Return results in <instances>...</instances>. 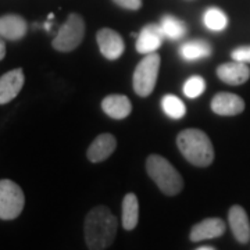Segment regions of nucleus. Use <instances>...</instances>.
Segmentation results:
<instances>
[{"instance_id": "1", "label": "nucleus", "mask_w": 250, "mask_h": 250, "mask_svg": "<svg viewBox=\"0 0 250 250\" xmlns=\"http://www.w3.org/2000/svg\"><path fill=\"white\" fill-rule=\"evenodd\" d=\"M118 228L116 215L106 206L92 208L83 225L85 242L89 250H106L114 242Z\"/></svg>"}, {"instance_id": "2", "label": "nucleus", "mask_w": 250, "mask_h": 250, "mask_svg": "<svg viewBox=\"0 0 250 250\" xmlns=\"http://www.w3.org/2000/svg\"><path fill=\"white\" fill-rule=\"evenodd\" d=\"M177 146L182 156L196 167H207L214 160V147L210 138L200 129H185L177 136Z\"/></svg>"}, {"instance_id": "3", "label": "nucleus", "mask_w": 250, "mask_h": 250, "mask_svg": "<svg viewBox=\"0 0 250 250\" xmlns=\"http://www.w3.org/2000/svg\"><path fill=\"white\" fill-rule=\"evenodd\" d=\"M146 171L153 182L167 196H175L184 189V179L167 159L150 154L146 160Z\"/></svg>"}, {"instance_id": "4", "label": "nucleus", "mask_w": 250, "mask_h": 250, "mask_svg": "<svg viewBox=\"0 0 250 250\" xmlns=\"http://www.w3.org/2000/svg\"><path fill=\"white\" fill-rule=\"evenodd\" d=\"M83 36H85V21L80 14L72 13L59 29L57 35L54 36L52 46L57 52L68 53L75 50L81 45Z\"/></svg>"}, {"instance_id": "5", "label": "nucleus", "mask_w": 250, "mask_h": 250, "mask_svg": "<svg viewBox=\"0 0 250 250\" xmlns=\"http://www.w3.org/2000/svg\"><path fill=\"white\" fill-rule=\"evenodd\" d=\"M159 70L160 56L156 53L146 54V57L136 65L134 72V89L141 98L152 95L159 78Z\"/></svg>"}, {"instance_id": "6", "label": "nucleus", "mask_w": 250, "mask_h": 250, "mask_svg": "<svg viewBox=\"0 0 250 250\" xmlns=\"http://www.w3.org/2000/svg\"><path fill=\"white\" fill-rule=\"evenodd\" d=\"M25 196L22 189L11 179L0 181V220H16L22 213Z\"/></svg>"}, {"instance_id": "7", "label": "nucleus", "mask_w": 250, "mask_h": 250, "mask_svg": "<svg viewBox=\"0 0 250 250\" xmlns=\"http://www.w3.org/2000/svg\"><path fill=\"white\" fill-rule=\"evenodd\" d=\"M96 41L100 53L107 60H117L124 53L125 43L117 31H113L110 28H103L98 32Z\"/></svg>"}, {"instance_id": "8", "label": "nucleus", "mask_w": 250, "mask_h": 250, "mask_svg": "<svg viewBox=\"0 0 250 250\" xmlns=\"http://www.w3.org/2000/svg\"><path fill=\"white\" fill-rule=\"evenodd\" d=\"M211 110L218 116H238L245 110V100L229 92H220L211 100Z\"/></svg>"}, {"instance_id": "9", "label": "nucleus", "mask_w": 250, "mask_h": 250, "mask_svg": "<svg viewBox=\"0 0 250 250\" xmlns=\"http://www.w3.org/2000/svg\"><path fill=\"white\" fill-rule=\"evenodd\" d=\"M25 82V75L21 68H16L0 77V104H6L17 98Z\"/></svg>"}, {"instance_id": "10", "label": "nucleus", "mask_w": 250, "mask_h": 250, "mask_svg": "<svg viewBox=\"0 0 250 250\" xmlns=\"http://www.w3.org/2000/svg\"><path fill=\"white\" fill-rule=\"evenodd\" d=\"M217 77L228 85L238 86L249 81L250 70L248 64L233 60L231 62H224L221 65H218Z\"/></svg>"}, {"instance_id": "11", "label": "nucleus", "mask_w": 250, "mask_h": 250, "mask_svg": "<svg viewBox=\"0 0 250 250\" xmlns=\"http://www.w3.org/2000/svg\"><path fill=\"white\" fill-rule=\"evenodd\" d=\"M228 223H229L235 239L239 243H248L250 241L249 217L242 206L235 205L229 208Z\"/></svg>"}, {"instance_id": "12", "label": "nucleus", "mask_w": 250, "mask_h": 250, "mask_svg": "<svg viewBox=\"0 0 250 250\" xmlns=\"http://www.w3.org/2000/svg\"><path fill=\"white\" fill-rule=\"evenodd\" d=\"M116 147L117 141L114 135L100 134L96 136V139L93 142L90 143L86 156L92 163H100V161L107 160L108 157L114 153Z\"/></svg>"}, {"instance_id": "13", "label": "nucleus", "mask_w": 250, "mask_h": 250, "mask_svg": "<svg viewBox=\"0 0 250 250\" xmlns=\"http://www.w3.org/2000/svg\"><path fill=\"white\" fill-rule=\"evenodd\" d=\"M225 232V224L221 218H206L197 223L190 231V241L202 242L206 239L220 238Z\"/></svg>"}, {"instance_id": "14", "label": "nucleus", "mask_w": 250, "mask_h": 250, "mask_svg": "<svg viewBox=\"0 0 250 250\" xmlns=\"http://www.w3.org/2000/svg\"><path fill=\"white\" fill-rule=\"evenodd\" d=\"M163 39H164V35H163L160 25H154V24L146 25L142 28V31L138 35L136 50L142 54L154 53L160 47Z\"/></svg>"}, {"instance_id": "15", "label": "nucleus", "mask_w": 250, "mask_h": 250, "mask_svg": "<svg viewBox=\"0 0 250 250\" xmlns=\"http://www.w3.org/2000/svg\"><path fill=\"white\" fill-rule=\"evenodd\" d=\"M27 21L17 14L0 17V36L7 41H20L27 34Z\"/></svg>"}, {"instance_id": "16", "label": "nucleus", "mask_w": 250, "mask_h": 250, "mask_svg": "<svg viewBox=\"0 0 250 250\" xmlns=\"http://www.w3.org/2000/svg\"><path fill=\"white\" fill-rule=\"evenodd\" d=\"M102 108L108 117L114 120H123L131 114L132 104L131 100L124 95H110L103 99Z\"/></svg>"}, {"instance_id": "17", "label": "nucleus", "mask_w": 250, "mask_h": 250, "mask_svg": "<svg viewBox=\"0 0 250 250\" xmlns=\"http://www.w3.org/2000/svg\"><path fill=\"white\" fill-rule=\"evenodd\" d=\"M123 227L126 231H132L136 228L139 221V202L135 193L125 195L123 200Z\"/></svg>"}, {"instance_id": "18", "label": "nucleus", "mask_w": 250, "mask_h": 250, "mask_svg": "<svg viewBox=\"0 0 250 250\" xmlns=\"http://www.w3.org/2000/svg\"><path fill=\"white\" fill-rule=\"evenodd\" d=\"M179 54L187 62H195L199 59H206L211 54V46L205 41H192L182 45Z\"/></svg>"}, {"instance_id": "19", "label": "nucleus", "mask_w": 250, "mask_h": 250, "mask_svg": "<svg viewBox=\"0 0 250 250\" xmlns=\"http://www.w3.org/2000/svg\"><path fill=\"white\" fill-rule=\"evenodd\" d=\"M160 28L164 38L171 39V41H178L187 34L185 24L181 20L172 17V16H166V17L161 18Z\"/></svg>"}, {"instance_id": "20", "label": "nucleus", "mask_w": 250, "mask_h": 250, "mask_svg": "<svg viewBox=\"0 0 250 250\" xmlns=\"http://www.w3.org/2000/svg\"><path fill=\"white\" fill-rule=\"evenodd\" d=\"M161 107L167 116L174 120L182 118L187 113V107H185L184 102L174 95H166L161 100Z\"/></svg>"}, {"instance_id": "21", "label": "nucleus", "mask_w": 250, "mask_h": 250, "mask_svg": "<svg viewBox=\"0 0 250 250\" xmlns=\"http://www.w3.org/2000/svg\"><path fill=\"white\" fill-rule=\"evenodd\" d=\"M203 21H205L206 27L210 31H217V32L224 31L228 25V18L225 16V13L220 9H215V7H211L206 11L203 16Z\"/></svg>"}, {"instance_id": "22", "label": "nucleus", "mask_w": 250, "mask_h": 250, "mask_svg": "<svg viewBox=\"0 0 250 250\" xmlns=\"http://www.w3.org/2000/svg\"><path fill=\"white\" fill-rule=\"evenodd\" d=\"M206 89V82L202 77L195 75L188 78L187 82L184 83V95L189 99L199 98Z\"/></svg>"}, {"instance_id": "23", "label": "nucleus", "mask_w": 250, "mask_h": 250, "mask_svg": "<svg viewBox=\"0 0 250 250\" xmlns=\"http://www.w3.org/2000/svg\"><path fill=\"white\" fill-rule=\"evenodd\" d=\"M231 57L235 62L250 64V46H239L231 52Z\"/></svg>"}, {"instance_id": "24", "label": "nucleus", "mask_w": 250, "mask_h": 250, "mask_svg": "<svg viewBox=\"0 0 250 250\" xmlns=\"http://www.w3.org/2000/svg\"><path fill=\"white\" fill-rule=\"evenodd\" d=\"M114 3L126 10H139L142 6V0H114Z\"/></svg>"}, {"instance_id": "25", "label": "nucleus", "mask_w": 250, "mask_h": 250, "mask_svg": "<svg viewBox=\"0 0 250 250\" xmlns=\"http://www.w3.org/2000/svg\"><path fill=\"white\" fill-rule=\"evenodd\" d=\"M6 56V43H4V39L0 36V60H3Z\"/></svg>"}, {"instance_id": "26", "label": "nucleus", "mask_w": 250, "mask_h": 250, "mask_svg": "<svg viewBox=\"0 0 250 250\" xmlns=\"http://www.w3.org/2000/svg\"><path fill=\"white\" fill-rule=\"evenodd\" d=\"M196 250H215L214 248H211V246H203V248H199Z\"/></svg>"}]
</instances>
